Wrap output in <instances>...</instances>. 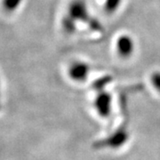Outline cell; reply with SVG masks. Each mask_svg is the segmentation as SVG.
<instances>
[{
	"label": "cell",
	"instance_id": "6da1fadb",
	"mask_svg": "<svg viewBox=\"0 0 160 160\" xmlns=\"http://www.w3.org/2000/svg\"><path fill=\"white\" fill-rule=\"evenodd\" d=\"M83 22L96 32L102 31V24L91 15L84 0H73L69 4L68 12L62 19V28L68 34H73L78 24Z\"/></svg>",
	"mask_w": 160,
	"mask_h": 160
},
{
	"label": "cell",
	"instance_id": "52a82bcc",
	"mask_svg": "<svg viewBox=\"0 0 160 160\" xmlns=\"http://www.w3.org/2000/svg\"><path fill=\"white\" fill-rule=\"evenodd\" d=\"M150 81L155 88L160 92V72L156 71L150 77Z\"/></svg>",
	"mask_w": 160,
	"mask_h": 160
},
{
	"label": "cell",
	"instance_id": "277c9868",
	"mask_svg": "<svg viewBox=\"0 0 160 160\" xmlns=\"http://www.w3.org/2000/svg\"><path fill=\"white\" fill-rule=\"evenodd\" d=\"M111 95L107 92H101L95 98L94 106L100 116L106 118L111 112Z\"/></svg>",
	"mask_w": 160,
	"mask_h": 160
},
{
	"label": "cell",
	"instance_id": "8992f818",
	"mask_svg": "<svg viewBox=\"0 0 160 160\" xmlns=\"http://www.w3.org/2000/svg\"><path fill=\"white\" fill-rule=\"evenodd\" d=\"M22 3V0H2V6L7 12H12L17 10Z\"/></svg>",
	"mask_w": 160,
	"mask_h": 160
},
{
	"label": "cell",
	"instance_id": "7a4b0ae2",
	"mask_svg": "<svg viewBox=\"0 0 160 160\" xmlns=\"http://www.w3.org/2000/svg\"><path fill=\"white\" fill-rule=\"evenodd\" d=\"M90 73V65L82 61H77L73 62L69 69V75L71 79L82 82L87 78Z\"/></svg>",
	"mask_w": 160,
	"mask_h": 160
},
{
	"label": "cell",
	"instance_id": "5b68a950",
	"mask_svg": "<svg viewBox=\"0 0 160 160\" xmlns=\"http://www.w3.org/2000/svg\"><path fill=\"white\" fill-rule=\"evenodd\" d=\"M123 0H104L103 7L108 13H113L119 9Z\"/></svg>",
	"mask_w": 160,
	"mask_h": 160
},
{
	"label": "cell",
	"instance_id": "3957f363",
	"mask_svg": "<svg viewBox=\"0 0 160 160\" xmlns=\"http://www.w3.org/2000/svg\"><path fill=\"white\" fill-rule=\"evenodd\" d=\"M117 51L121 57L129 58L132 55L135 49L133 38L129 35H122L117 40Z\"/></svg>",
	"mask_w": 160,
	"mask_h": 160
}]
</instances>
